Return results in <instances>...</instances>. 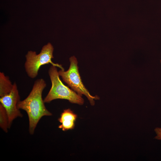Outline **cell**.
<instances>
[{
    "label": "cell",
    "mask_w": 161,
    "mask_h": 161,
    "mask_svg": "<svg viewBox=\"0 0 161 161\" xmlns=\"http://www.w3.org/2000/svg\"><path fill=\"white\" fill-rule=\"evenodd\" d=\"M0 126L5 132L10 128L8 117L7 112L3 106L0 104Z\"/></svg>",
    "instance_id": "ba28073f"
},
{
    "label": "cell",
    "mask_w": 161,
    "mask_h": 161,
    "mask_svg": "<svg viewBox=\"0 0 161 161\" xmlns=\"http://www.w3.org/2000/svg\"><path fill=\"white\" fill-rule=\"evenodd\" d=\"M160 63H161V60H160Z\"/></svg>",
    "instance_id": "30bf717a"
},
{
    "label": "cell",
    "mask_w": 161,
    "mask_h": 161,
    "mask_svg": "<svg viewBox=\"0 0 161 161\" xmlns=\"http://www.w3.org/2000/svg\"><path fill=\"white\" fill-rule=\"evenodd\" d=\"M53 50L52 45L48 43L42 47L38 54H37L35 52L32 51L27 52L25 56L26 61L24 64V68L30 78L32 79L36 78L38 75L40 67L42 65L49 64L64 70L61 65L54 63L52 61V59L54 58Z\"/></svg>",
    "instance_id": "3957f363"
},
{
    "label": "cell",
    "mask_w": 161,
    "mask_h": 161,
    "mask_svg": "<svg viewBox=\"0 0 161 161\" xmlns=\"http://www.w3.org/2000/svg\"><path fill=\"white\" fill-rule=\"evenodd\" d=\"M154 131L157 134V136L155 137V139L158 140H161V128H156Z\"/></svg>",
    "instance_id": "9c48e42d"
},
{
    "label": "cell",
    "mask_w": 161,
    "mask_h": 161,
    "mask_svg": "<svg viewBox=\"0 0 161 161\" xmlns=\"http://www.w3.org/2000/svg\"><path fill=\"white\" fill-rule=\"evenodd\" d=\"M70 64L68 69L65 71L60 70L58 71L59 76L71 89L81 96L83 95L88 98L92 106L95 105V100H99L97 95L93 96L83 85L80 76L78 66V62L76 58L73 56L69 58Z\"/></svg>",
    "instance_id": "277c9868"
},
{
    "label": "cell",
    "mask_w": 161,
    "mask_h": 161,
    "mask_svg": "<svg viewBox=\"0 0 161 161\" xmlns=\"http://www.w3.org/2000/svg\"><path fill=\"white\" fill-rule=\"evenodd\" d=\"M46 86V83L43 79L36 80L27 97L17 104L18 108L25 111L28 115L29 131L31 134H34L38 122L43 117L52 115L46 108L42 97L43 91Z\"/></svg>",
    "instance_id": "6da1fadb"
},
{
    "label": "cell",
    "mask_w": 161,
    "mask_h": 161,
    "mask_svg": "<svg viewBox=\"0 0 161 161\" xmlns=\"http://www.w3.org/2000/svg\"><path fill=\"white\" fill-rule=\"evenodd\" d=\"M78 116L69 109H65L61 114L58 120L61 123L58 128L64 131L74 128Z\"/></svg>",
    "instance_id": "8992f818"
},
{
    "label": "cell",
    "mask_w": 161,
    "mask_h": 161,
    "mask_svg": "<svg viewBox=\"0 0 161 161\" xmlns=\"http://www.w3.org/2000/svg\"><path fill=\"white\" fill-rule=\"evenodd\" d=\"M20 101L18 90L15 82L13 83V88L10 93L0 97V103L7 112L10 127L15 119L23 116L17 107V104Z\"/></svg>",
    "instance_id": "5b68a950"
},
{
    "label": "cell",
    "mask_w": 161,
    "mask_h": 161,
    "mask_svg": "<svg viewBox=\"0 0 161 161\" xmlns=\"http://www.w3.org/2000/svg\"><path fill=\"white\" fill-rule=\"evenodd\" d=\"M48 74L52 83V86L44 100V103H49L57 99L68 100L73 103L83 104L84 100L82 96L65 85L59 78L57 67L52 65L49 69Z\"/></svg>",
    "instance_id": "7a4b0ae2"
},
{
    "label": "cell",
    "mask_w": 161,
    "mask_h": 161,
    "mask_svg": "<svg viewBox=\"0 0 161 161\" xmlns=\"http://www.w3.org/2000/svg\"><path fill=\"white\" fill-rule=\"evenodd\" d=\"M13 87L9 77L3 72H0V96L2 97L10 93Z\"/></svg>",
    "instance_id": "52a82bcc"
}]
</instances>
